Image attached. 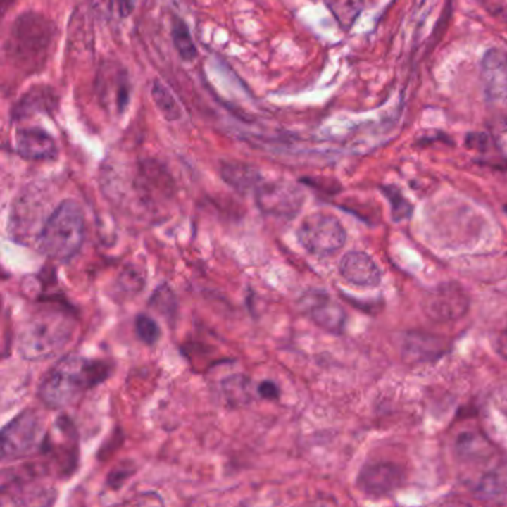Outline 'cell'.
Instances as JSON below:
<instances>
[{
  "instance_id": "cell-1",
  "label": "cell",
  "mask_w": 507,
  "mask_h": 507,
  "mask_svg": "<svg viewBox=\"0 0 507 507\" xmlns=\"http://www.w3.org/2000/svg\"><path fill=\"white\" fill-rule=\"evenodd\" d=\"M109 373L108 362L76 354L64 356L48 370L39 389V397L51 409H64L103 382Z\"/></svg>"
},
{
  "instance_id": "cell-2",
  "label": "cell",
  "mask_w": 507,
  "mask_h": 507,
  "mask_svg": "<svg viewBox=\"0 0 507 507\" xmlns=\"http://www.w3.org/2000/svg\"><path fill=\"white\" fill-rule=\"evenodd\" d=\"M75 332V315L68 306L42 305L25 320L18 337V353L29 362L57 356Z\"/></svg>"
},
{
  "instance_id": "cell-3",
  "label": "cell",
  "mask_w": 507,
  "mask_h": 507,
  "mask_svg": "<svg viewBox=\"0 0 507 507\" xmlns=\"http://www.w3.org/2000/svg\"><path fill=\"white\" fill-rule=\"evenodd\" d=\"M56 25L37 12H24L11 25L5 54L14 68L32 75L42 69L54 45Z\"/></svg>"
},
{
  "instance_id": "cell-4",
  "label": "cell",
  "mask_w": 507,
  "mask_h": 507,
  "mask_svg": "<svg viewBox=\"0 0 507 507\" xmlns=\"http://www.w3.org/2000/svg\"><path fill=\"white\" fill-rule=\"evenodd\" d=\"M84 239V210L73 199H64L39 231L37 244L48 258L64 262L72 259L81 250Z\"/></svg>"
},
{
  "instance_id": "cell-5",
  "label": "cell",
  "mask_w": 507,
  "mask_h": 507,
  "mask_svg": "<svg viewBox=\"0 0 507 507\" xmlns=\"http://www.w3.org/2000/svg\"><path fill=\"white\" fill-rule=\"evenodd\" d=\"M296 237L306 251L318 258L335 255L346 242L342 223L326 213H314L305 218L298 228Z\"/></svg>"
},
{
  "instance_id": "cell-6",
  "label": "cell",
  "mask_w": 507,
  "mask_h": 507,
  "mask_svg": "<svg viewBox=\"0 0 507 507\" xmlns=\"http://www.w3.org/2000/svg\"><path fill=\"white\" fill-rule=\"evenodd\" d=\"M42 418L35 409H25L11 420L2 430V460L14 461L29 457L41 448Z\"/></svg>"
},
{
  "instance_id": "cell-7",
  "label": "cell",
  "mask_w": 507,
  "mask_h": 507,
  "mask_svg": "<svg viewBox=\"0 0 507 507\" xmlns=\"http://www.w3.org/2000/svg\"><path fill=\"white\" fill-rule=\"evenodd\" d=\"M255 192L261 211L274 218H295L303 203L302 192L287 182L262 183Z\"/></svg>"
},
{
  "instance_id": "cell-8",
  "label": "cell",
  "mask_w": 507,
  "mask_h": 507,
  "mask_svg": "<svg viewBox=\"0 0 507 507\" xmlns=\"http://www.w3.org/2000/svg\"><path fill=\"white\" fill-rule=\"evenodd\" d=\"M424 310L434 322H451L469 310V298L460 286L453 283L444 284L429 293L424 301Z\"/></svg>"
},
{
  "instance_id": "cell-9",
  "label": "cell",
  "mask_w": 507,
  "mask_h": 507,
  "mask_svg": "<svg viewBox=\"0 0 507 507\" xmlns=\"http://www.w3.org/2000/svg\"><path fill=\"white\" fill-rule=\"evenodd\" d=\"M301 306L313 322L327 332L339 333L345 326V311L326 292L310 290L301 299Z\"/></svg>"
},
{
  "instance_id": "cell-10",
  "label": "cell",
  "mask_w": 507,
  "mask_h": 507,
  "mask_svg": "<svg viewBox=\"0 0 507 507\" xmlns=\"http://www.w3.org/2000/svg\"><path fill=\"white\" fill-rule=\"evenodd\" d=\"M403 482V472L393 463H372L365 465L357 477V487L368 496L382 497L396 491Z\"/></svg>"
},
{
  "instance_id": "cell-11",
  "label": "cell",
  "mask_w": 507,
  "mask_h": 507,
  "mask_svg": "<svg viewBox=\"0 0 507 507\" xmlns=\"http://www.w3.org/2000/svg\"><path fill=\"white\" fill-rule=\"evenodd\" d=\"M485 96L494 103H507V52L492 48L480 61Z\"/></svg>"
},
{
  "instance_id": "cell-12",
  "label": "cell",
  "mask_w": 507,
  "mask_h": 507,
  "mask_svg": "<svg viewBox=\"0 0 507 507\" xmlns=\"http://www.w3.org/2000/svg\"><path fill=\"white\" fill-rule=\"evenodd\" d=\"M15 152L29 161H46L54 159L58 154L56 140L48 131L29 127L21 128L15 134Z\"/></svg>"
},
{
  "instance_id": "cell-13",
  "label": "cell",
  "mask_w": 507,
  "mask_h": 507,
  "mask_svg": "<svg viewBox=\"0 0 507 507\" xmlns=\"http://www.w3.org/2000/svg\"><path fill=\"white\" fill-rule=\"evenodd\" d=\"M58 108L57 92L48 85H37L24 92L23 97L12 106V121H23L35 115H52Z\"/></svg>"
},
{
  "instance_id": "cell-14",
  "label": "cell",
  "mask_w": 507,
  "mask_h": 507,
  "mask_svg": "<svg viewBox=\"0 0 507 507\" xmlns=\"http://www.w3.org/2000/svg\"><path fill=\"white\" fill-rule=\"evenodd\" d=\"M339 274L358 287H375L381 282V270L369 255L350 251L339 262Z\"/></svg>"
},
{
  "instance_id": "cell-15",
  "label": "cell",
  "mask_w": 507,
  "mask_h": 507,
  "mask_svg": "<svg viewBox=\"0 0 507 507\" xmlns=\"http://www.w3.org/2000/svg\"><path fill=\"white\" fill-rule=\"evenodd\" d=\"M222 179L235 191L246 194L256 191L262 182V175L256 167L242 161H226L220 168Z\"/></svg>"
},
{
  "instance_id": "cell-16",
  "label": "cell",
  "mask_w": 507,
  "mask_h": 507,
  "mask_svg": "<svg viewBox=\"0 0 507 507\" xmlns=\"http://www.w3.org/2000/svg\"><path fill=\"white\" fill-rule=\"evenodd\" d=\"M365 5V0H326V6L337 20L339 27L349 32L358 18Z\"/></svg>"
},
{
  "instance_id": "cell-17",
  "label": "cell",
  "mask_w": 507,
  "mask_h": 507,
  "mask_svg": "<svg viewBox=\"0 0 507 507\" xmlns=\"http://www.w3.org/2000/svg\"><path fill=\"white\" fill-rule=\"evenodd\" d=\"M171 36H173V44H175V48L180 58L186 63L194 61L198 56V49L194 44V39L191 36L188 25L183 23V20L175 18Z\"/></svg>"
},
{
  "instance_id": "cell-18",
  "label": "cell",
  "mask_w": 507,
  "mask_h": 507,
  "mask_svg": "<svg viewBox=\"0 0 507 507\" xmlns=\"http://www.w3.org/2000/svg\"><path fill=\"white\" fill-rule=\"evenodd\" d=\"M152 100L156 104L158 111L163 113V116L170 123H175L182 116L180 106L173 97L171 92L163 85V82L154 81L152 85Z\"/></svg>"
},
{
  "instance_id": "cell-19",
  "label": "cell",
  "mask_w": 507,
  "mask_h": 507,
  "mask_svg": "<svg viewBox=\"0 0 507 507\" xmlns=\"http://www.w3.org/2000/svg\"><path fill=\"white\" fill-rule=\"evenodd\" d=\"M136 333L142 342L146 345H154L161 337V329H159L155 320L146 314H139L136 318Z\"/></svg>"
},
{
  "instance_id": "cell-20",
  "label": "cell",
  "mask_w": 507,
  "mask_h": 507,
  "mask_svg": "<svg viewBox=\"0 0 507 507\" xmlns=\"http://www.w3.org/2000/svg\"><path fill=\"white\" fill-rule=\"evenodd\" d=\"M385 195L390 198V201L393 203V215L396 220H402L405 218H408L412 211V207L409 206V203L400 194V191H396L393 188H384Z\"/></svg>"
},
{
  "instance_id": "cell-21",
  "label": "cell",
  "mask_w": 507,
  "mask_h": 507,
  "mask_svg": "<svg viewBox=\"0 0 507 507\" xmlns=\"http://www.w3.org/2000/svg\"><path fill=\"white\" fill-rule=\"evenodd\" d=\"M130 92H131V88H130L127 73L125 72H119L118 82H116V96H115L116 109H118L119 113H124L125 109L128 108Z\"/></svg>"
},
{
  "instance_id": "cell-22",
  "label": "cell",
  "mask_w": 507,
  "mask_h": 507,
  "mask_svg": "<svg viewBox=\"0 0 507 507\" xmlns=\"http://www.w3.org/2000/svg\"><path fill=\"white\" fill-rule=\"evenodd\" d=\"M491 139L503 154H507V118L499 119L492 124Z\"/></svg>"
},
{
  "instance_id": "cell-23",
  "label": "cell",
  "mask_w": 507,
  "mask_h": 507,
  "mask_svg": "<svg viewBox=\"0 0 507 507\" xmlns=\"http://www.w3.org/2000/svg\"><path fill=\"white\" fill-rule=\"evenodd\" d=\"M489 15L507 24V0H479Z\"/></svg>"
},
{
  "instance_id": "cell-24",
  "label": "cell",
  "mask_w": 507,
  "mask_h": 507,
  "mask_svg": "<svg viewBox=\"0 0 507 507\" xmlns=\"http://www.w3.org/2000/svg\"><path fill=\"white\" fill-rule=\"evenodd\" d=\"M258 393L262 399L266 400H277L280 397V389L278 385L273 381H263L258 387Z\"/></svg>"
},
{
  "instance_id": "cell-25",
  "label": "cell",
  "mask_w": 507,
  "mask_h": 507,
  "mask_svg": "<svg viewBox=\"0 0 507 507\" xmlns=\"http://www.w3.org/2000/svg\"><path fill=\"white\" fill-rule=\"evenodd\" d=\"M494 345H496V350L497 353L507 360V318L504 325L501 326V329L497 332V337H496V342H494Z\"/></svg>"
},
{
  "instance_id": "cell-26",
  "label": "cell",
  "mask_w": 507,
  "mask_h": 507,
  "mask_svg": "<svg viewBox=\"0 0 507 507\" xmlns=\"http://www.w3.org/2000/svg\"><path fill=\"white\" fill-rule=\"evenodd\" d=\"M112 0H91V8L96 11V14L101 18H109L112 14Z\"/></svg>"
},
{
  "instance_id": "cell-27",
  "label": "cell",
  "mask_w": 507,
  "mask_h": 507,
  "mask_svg": "<svg viewBox=\"0 0 507 507\" xmlns=\"http://www.w3.org/2000/svg\"><path fill=\"white\" fill-rule=\"evenodd\" d=\"M131 473H132V472H131V469L113 470V472L111 473V476H109V485H111V487H113V488L121 487L124 480H125V479H127Z\"/></svg>"
},
{
  "instance_id": "cell-28",
  "label": "cell",
  "mask_w": 507,
  "mask_h": 507,
  "mask_svg": "<svg viewBox=\"0 0 507 507\" xmlns=\"http://www.w3.org/2000/svg\"><path fill=\"white\" fill-rule=\"evenodd\" d=\"M136 8V0H118V11L123 18L130 17Z\"/></svg>"
}]
</instances>
